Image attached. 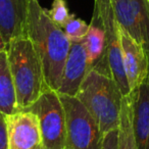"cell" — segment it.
<instances>
[{"instance_id":"obj_1","label":"cell","mask_w":149,"mask_h":149,"mask_svg":"<svg viewBox=\"0 0 149 149\" xmlns=\"http://www.w3.org/2000/svg\"><path fill=\"white\" fill-rule=\"evenodd\" d=\"M26 34L42 62L46 84L57 91L72 43L63 30L50 19L38 0H30Z\"/></svg>"},{"instance_id":"obj_2","label":"cell","mask_w":149,"mask_h":149,"mask_svg":"<svg viewBox=\"0 0 149 149\" xmlns=\"http://www.w3.org/2000/svg\"><path fill=\"white\" fill-rule=\"evenodd\" d=\"M6 53L17 95V111L24 110L49 89L42 62L27 36L11 40Z\"/></svg>"},{"instance_id":"obj_3","label":"cell","mask_w":149,"mask_h":149,"mask_svg":"<svg viewBox=\"0 0 149 149\" xmlns=\"http://www.w3.org/2000/svg\"><path fill=\"white\" fill-rule=\"evenodd\" d=\"M76 97L95 118L102 134L118 129L124 95L111 77L90 70Z\"/></svg>"},{"instance_id":"obj_4","label":"cell","mask_w":149,"mask_h":149,"mask_svg":"<svg viewBox=\"0 0 149 149\" xmlns=\"http://www.w3.org/2000/svg\"><path fill=\"white\" fill-rule=\"evenodd\" d=\"M65 112L63 149H101L103 134L95 118L77 97L58 94Z\"/></svg>"},{"instance_id":"obj_5","label":"cell","mask_w":149,"mask_h":149,"mask_svg":"<svg viewBox=\"0 0 149 149\" xmlns=\"http://www.w3.org/2000/svg\"><path fill=\"white\" fill-rule=\"evenodd\" d=\"M25 111L36 114L39 120L44 149H63L66 135L65 112L59 95L47 89Z\"/></svg>"},{"instance_id":"obj_6","label":"cell","mask_w":149,"mask_h":149,"mask_svg":"<svg viewBox=\"0 0 149 149\" xmlns=\"http://www.w3.org/2000/svg\"><path fill=\"white\" fill-rule=\"evenodd\" d=\"M94 5L98 8L103 22L106 59L109 66L110 76L120 87L123 95L127 96L131 93V89L123 64L120 29L114 17L111 2L110 0H94Z\"/></svg>"},{"instance_id":"obj_7","label":"cell","mask_w":149,"mask_h":149,"mask_svg":"<svg viewBox=\"0 0 149 149\" xmlns=\"http://www.w3.org/2000/svg\"><path fill=\"white\" fill-rule=\"evenodd\" d=\"M120 29L143 47L149 57L148 0H110Z\"/></svg>"},{"instance_id":"obj_8","label":"cell","mask_w":149,"mask_h":149,"mask_svg":"<svg viewBox=\"0 0 149 149\" xmlns=\"http://www.w3.org/2000/svg\"><path fill=\"white\" fill-rule=\"evenodd\" d=\"M8 149L43 148L39 120L36 114L17 110L7 116Z\"/></svg>"},{"instance_id":"obj_9","label":"cell","mask_w":149,"mask_h":149,"mask_svg":"<svg viewBox=\"0 0 149 149\" xmlns=\"http://www.w3.org/2000/svg\"><path fill=\"white\" fill-rule=\"evenodd\" d=\"M87 53L88 72L95 70L105 76H110L109 66L106 59L105 35L103 22L97 7L94 5L93 15L89 25L88 33L83 40Z\"/></svg>"},{"instance_id":"obj_10","label":"cell","mask_w":149,"mask_h":149,"mask_svg":"<svg viewBox=\"0 0 149 149\" xmlns=\"http://www.w3.org/2000/svg\"><path fill=\"white\" fill-rule=\"evenodd\" d=\"M120 37L123 64L129 86L132 91L133 89L138 87L148 76L149 59L142 46L122 29H120Z\"/></svg>"},{"instance_id":"obj_11","label":"cell","mask_w":149,"mask_h":149,"mask_svg":"<svg viewBox=\"0 0 149 149\" xmlns=\"http://www.w3.org/2000/svg\"><path fill=\"white\" fill-rule=\"evenodd\" d=\"M88 74L87 53L83 42L72 43L62 70L61 82L56 92L76 97Z\"/></svg>"},{"instance_id":"obj_12","label":"cell","mask_w":149,"mask_h":149,"mask_svg":"<svg viewBox=\"0 0 149 149\" xmlns=\"http://www.w3.org/2000/svg\"><path fill=\"white\" fill-rule=\"evenodd\" d=\"M132 125L138 149H149V74L130 93Z\"/></svg>"},{"instance_id":"obj_13","label":"cell","mask_w":149,"mask_h":149,"mask_svg":"<svg viewBox=\"0 0 149 149\" xmlns=\"http://www.w3.org/2000/svg\"><path fill=\"white\" fill-rule=\"evenodd\" d=\"M30 0H0V31L6 45L15 38L27 36Z\"/></svg>"},{"instance_id":"obj_14","label":"cell","mask_w":149,"mask_h":149,"mask_svg":"<svg viewBox=\"0 0 149 149\" xmlns=\"http://www.w3.org/2000/svg\"><path fill=\"white\" fill-rule=\"evenodd\" d=\"M17 111V95L6 50L0 51V112L9 116Z\"/></svg>"},{"instance_id":"obj_15","label":"cell","mask_w":149,"mask_h":149,"mask_svg":"<svg viewBox=\"0 0 149 149\" xmlns=\"http://www.w3.org/2000/svg\"><path fill=\"white\" fill-rule=\"evenodd\" d=\"M118 149H138L133 131L130 94L123 98L118 127Z\"/></svg>"},{"instance_id":"obj_16","label":"cell","mask_w":149,"mask_h":149,"mask_svg":"<svg viewBox=\"0 0 149 149\" xmlns=\"http://www.w3.org/2000/svg\"><path fill=\"white\" fill-rule=\"evenodd\" d=\"M88 29H89V25L86 22L74 17V15H70L65 25L62 27V30L70 43L83 42L84 38L88 33Z\"/></svg>"},{"instance_id":"obj_17","label":"cell","mask_w":149,"mask_h":149,"mask_svg":"<svg viewBox=\"0 0 149 149\" xmlns=\"http://www.w3.org/2000/svg\"><path fill=\"white\" fill-rule=\"evenodd\" d=\"M47 13L50 19L61 29L70 17L65 0H53L51 8L47 10Z\"/></svg>"},{"instance_id":"obj_18","label":"cell","mask_w":149,"mask_h":149,"mask_svg":"<svg viewBox=\"0 0 149 149\" xmlns=\"http://www.w3.org/2000/svg\"><path fill=\"white\" fill-rule=\"evenodd\" d=\"M0 149H8L7 116L0 112Z\"/></svg>"},{"instance_id":"obj_19","label":"cell","mask_w":149,"mask_h":149,"mask_svg":"<svg viewBox=\"0 0 149 149\" xmlns=\"http://www.w3.org/2000/svg\"><path fill=\"white\" fill-rule=\"evenodd\" d=\"M101 149H118V129L103 135Z\"/></svg>"},{"instance_id":"obj_20","label":"cell","mask_w":149,"mask_h":149,"mask_svg":"<svg viewBox=\"0 0 149 149\" xmlns=\"http://www.w3.org/2000/svg\"><path fill=\"white\" fill-rule=\"evenodd\" d=\"M6 43L4 42V39L2 37V34H1V31H0V51L2 50H6Z\"/></svg>"},{"instance_id":"obj_21","label":"cell","mask_w":149,"mask_h":149,"mask_svg":"<svg viewBox=\"0 0 149 149\" xmlns=\"http://www.w3.org/2000/svg\"><path fill=\"white\" fill-rule=\"evenodd\" d=\"M41 149H44V148H41Z\"/></svg>"},{"instance_id":"obj_22","label":"cell","mask_w":149,"mask_h":149,"mask_svg":"<svg viewBox=\"0 0 149 149\" xmlns=\"http://www.w3.org/2000/svg\"><path fill=\"white\" fill-rule=\"evenodd\" d=\"M148 2H149V0H148Z\"/></svg>"},{"instance_id":"obj_23","label":"cell","mask_w":149,"mask_h":149,"mask_svg":"<svg viewBox=\"0 0 149 149\" xmlns=\"http://www.w3.org/2000/svg\"><path fill=\"white\" fill-rule=\"evenodd\" d=\"M148 59H149V57H148Z\"/></svg>"}]
</instances>
